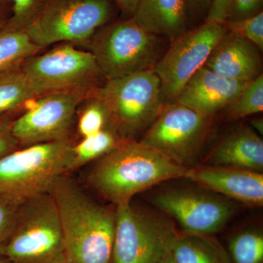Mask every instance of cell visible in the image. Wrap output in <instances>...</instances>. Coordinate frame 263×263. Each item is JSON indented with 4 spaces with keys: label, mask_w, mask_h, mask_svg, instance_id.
<instances>
[{
    "label": "cell",
    "mask_w": 263,
    "mask_h": 263,
    "mask_svg": "<svg viewBox=\"0 0 263 263\" xmlns=\"http://www.w3.org/2000/svg\"><path fill=\"white\" fill-rule=\"evenodd\" d=\"M9 1L12 5V16L3 30L27 32L42 15L51 0Z\"/></svg>",
    "instance_id": "obj_26"
},
{
    "label": "cell",
    "mask_w": 263,
    "mask_h": 263,
    "mask_svg": "<svg viewBox=\"0 0 263 263\" xmlns=\"http://www.w3.org/2000/svg\"><path fill=\"white\" fill-rule=\"evenodd\" d=\"M132 18L143 30L171 42L190 24L186 0H139Z\"/></svg>",
    "instance_id": "obj_18"
},
{
    "label": "cell",
    "mask_w": 263,
    "mask_h": 263,
    "mask_svg": "<svg viewBox=\"0 0 263 263\" xmlns=\"http://www.w3.org/2000/svg\"><path fill=\"white\" fill-rule=\"evenodd\" d=\"M160 263H176L175 262L171 250L167 252V254L164 256V258L161 260Z\"/></svg>",
    "instance_id": "obj_36"
},
{
    "label": "cell",
    "mask_w": 263,
    "mask_h": 263,
    "mask_svg": "<svg viewBox=\"0 0 263 263\" xmlns=\"http://www.w3.org/2000/svg\"><path fill=\"white\" fill-rule=\"evenodd\" d=\"M190 168L139 141H124L95 161L88 183L117 206L162 181L184 179Z\"/></svg>",
    "instance_id": "obj_2"
},
{
    "label": "cell",
    "mask_w": 263,
    "mask_h": 263,
    "mask_svg": "<svg viewBox=\"0 0 263 263\" xmlns=\"http://www.w3.org/2000/svg\"><path fill=\"white\" fill-rule=\"evenodd\" d=\"M171 252L176 263H233L212 235L178 233Z\"/></svg>",
    "instance_id": "obj_19"
},
{
    "label": "cell",
    "mask_w": 263,
    "mask_h": 263,
    "mask_svg": "<svg viewBox=\"0 0 263 263\" xmlns=\"http://www.w3.org/2000/svg\"><path fill=\"white\" fill-rule=\"evenodd\" d=\"M21 68L40 97L64 93L86 98L105 81L93 55L71 43L33 55Z\"/></svg>",
    "instance_id": "obj_7"
},
{
    "label": "cell",
    "mask_w": 263,
    "mask_h": 263,
    "mask_svg": "<svg viewBox=\"0 0 263 263\" xmlns=\"http://www.w3.org/2000/svg\"><path fill=\"white\" fill-rule=\"evenodd\" d=\"M227 32L222 24L203 22L171 42L154 70L165 103L176 101L183 86L201 67Z\"/></svg>",
    "instance_id": "obj_11"
},
{
    "label": "cell",
    "mask_w": 263,
    "mask_h": 263,
    "mask_svg": "<svg viewBox=\"0 0 263 263\" xmlns=\"http://www.w3.org/2000/svg\"><path fill=\"white\" fill-rule=\"evenodd\" d=\"M24 201L0 193V249L13 229L19 208Z\"/></svg>",
    "instance_id": "obj_28"
},
{
    "label": "cell",
    "mask_w": 263,
    "mask_h": 263,
    "mask_svg": "<svg viewBox=\"0 0 263 263\" xmlns=\"http://www.w3.org/2000/svg\"><path fill=\"white\" fill-rule=\"evenodd\" d=\"M84 97L57 93L37 98L18 114L12 131L21 147L71 138L78 107Z\"/></svg>",
    "instance_id": "obj_13"
},
{
    "label": "cell",
    "mask_w": 263,
    "mask_h": 263,
    "mask_svg": "<svg viewBox=\"0 0 263 263\" xmlns=\"http://www.w3.org/2000/svg\"><path fill=\"white\" fill-rule=\"evenodd\" d=\"M0 254L12 263H65L61 221L48 192L22 202Z\"/></svg>",
    "instance_id": "obj_4"
},
{
    "label": "cell",
    "mask_w": 263,
    "mask_h": 263,
    "mask_svg": "<svg viewBox=\"0 0 263 263\" xmlns=\"http://www.w3.org/2000/svg\"><path fill=\"white\" fill-rule=\"evenodd\" d=\"M39 98L21 67L0 71V116L22 111L26 104Z\"/></svg>",
    "instance_id": "obj_20"
},
{
    "label": "cell",
    "mask_w": 263,
    "mask_h": 263,
    "mask_svg": "<svg viewBox=\"0 0 263 263\" xmlns=\"http://www.w3.org/2000/svg\"><path fill=\"white\" fill-rule=\"evenodd\" d=\"M0 263H12L9 259L5 257V256L0 254Z\"/></svg>",
    "instance_id": "obj_37"
},
{
    "label": "cell",
    "mask_w": 263,
    "mask_h": 263,
    "mask_svg": "<svg viewBox=\"0 0 263 263\" xmlns=\"http://www.w3.org/2000/svg\"><path fill=\"white\" fill-rule=\"evenodd\" d=\"M124 18H131L139 0H113Z\"/></svg>",
    "instance_id": "obj_33"
},
{
    "label": "cell",
    "mask_w": 263,
    "mask_h": 263,
    "mask_svg": "<svg viewBox=\"0 0 263 263\" xmlns=\"http://www.w3.org/2000/svg\"><path fill=\"white\" fill-rule=\"evenodd\" d=\"M252 129L257 133L259 136H262L263 134V120L262 118L252 119L251 121Z\"/></svg>",
    "instance_id": "obj_35"
},
{
    "label": "cell",
    "mask_w": 263,
    "mask_h": 263,
    "mask_svg": "<svg viewBox=\"0 0 263 263\" xmlns=\"http://www.w3.org/2000/svg\"><path fill=\"white\" fill-rule=\"evenodd\" d=\"M91 96L103 105L108 125L125 141H138L166 104L154 69L105 81Z\"/></svg>",
    "instance_id": "obj_3"
},
{
    "label": "cell",
    "mask_w": 263,
    "mask_h": 263,
    "mask_svg": "<svg viewBox=\"0 0 263 263\" xmlns=\"http://www.w3.org/2000/svg\"><path fill=\"white\" fill-rule=\"evenodd\" d=\"M63 233L65 263H110L116 209L90 198L78 183L62 175L48 189Z\"/></svg>",
    "instance_id": "obj_1"
},
{
    "label": "cell",
    "mask_w": 263,
    "mask_h": 263,
    "mask_svg": "<svg viewBox=\"0 0 263 263\" xmlns=\"http://www.w3.org/2000/svg\"><path fill=\"white\" fill-rule=\"evenodd\" d=\"M12 16V5L9 0H0V32Z\"/></svg>",
    "instance_id": "obj_34"
},
{
    "label": "cell",
    "mask_w": 263,
    "mask_h": 263,
    "mask_svg": "<svg viewBox=\"0 0 263 263\" xmlns=\"http://www.w3.org/2000/svg\"><path fill=\"white\" fill-rule=\"evenodd\" d=\"M42 50L25 31H1L0 71L19 68L26 60Z\"/></svg>",
    "instance_id": "obj_22"
},
{
    "label": "cell",
    "mask_w": 263,
    "mask_h": 263,
    "mask_svg": "<svg viewBox=\"0 0 263 263\" xmlns=\"http://www.w3.org/2000/svg\"><path fill=\"white\" fill-rule=\"evenodd\" d=\"M22 112L0 116V159L22 148L12 131L13 121Z\"/></svg>",
    "instance_id": "obj_29"
},
{
    "label": "cell",
    "mask_w": 263,
    "mask_h": 263,
    "mask_svg": "<svg viewBox=\"0 0 263 263\" xmlns=\"http://www.w3.org/2000/svg\"><path fill=\"white\" fill-rule=\"evenodd\" d=\"M152 204L171 216L183 232L212 235L220 231L234 215L233 200L205 189H170L155 194Z\"/></svg>",
    "instance_id": "obj_12"
},
{
    "label": "cell",
    "mask_w": 263,
    "mask_h": 263,
    "mask_svg": "<svg viewBox=\"0 0 263 263\" xmlns=\"http://www.w3.org/2000/svg\"><path fill=\"white\" fill-rule=\"evenodd\" d=\"M204 67L227 79L249 83L262 73L260 50L254 43L227 32Z\"/></svg>",
    "instance_id": "obj_16"
},
{
    "label": "cell",
    "mask_w": 263,
    "mask_h": 263,
    "mask_svg": "<svg viewBox=\"0 0 263 263\" xmlns=\"http://www.w3.org/2000/svg\"><path fill=\"white\" fill-rule=\"evenodd\" d=\"M119 13L113 0H51L27 32L43 49L65 42L82 46Z\"/></svg>",
    "instance_id": "obj_8"
},
{
    "label": "cell",
    "mask_w": 263,
    "mask_h": 263,
    "mask_svg": "<svg viewBox=\"0 0 263 263\" xmlns=\"http://www.w3.org/2000/svg\"><path fill=\"white\" fill-rule=\"evenodd\" d=\"M248 83L227 79L202 67L183 86L176 103L206 117L226 108Z\"/></svg>",
    "instance_id": "obj_15"
},
{
    "label": "cell",
    "mask_w": 263,
    "mask_h": 263,
    "mask_svg": "<svg viewBox=\"0 0 263 263\" xmlns=\"http://www.w3.org/2000/svg\"><path fill=\"white\" fill-rule=\"evenodd\" d=\"M228 249L233 263H263L262 231L242 230L230 238Z\"/></svg>",
    "instance_id": "obj_24"
},
{
    "label": "cell",
    "mask_w": 263,
    "mask_h": 263,
    "mask_svg": "<svg viewBox=\"0 0 263 263\" xmlns=\"http://www.w3.org/2000/svg\"><path fill=\"white\" fill-rule=\"evenodd\" d=\"M222 24L227 32L248 40L263 51V12L241 20L226 21Z\"/></svg>",
    "instance_id": "obj_27"
},
{
    "label": "cell",
    "mask_w": 263,
    "mask_h": 263,
    "mask_svg": "<svg viewBox=\"0 0 263 263\" xmlns=\"http://www.w3.org/2000/svg\"><path fill=\"white\" fill-rule=\"evenodd\" d=\"M184 179L200 187L251 207L263 205V174L235 167H190Z\"/></svg>",
    "instance_id": "obj_14"
},
{
    "label": "cell",
    "mask_w": 263,
    "mask_h": 263,
    "mask_svg": "<svg viewBox=\"0 0 263 263\" xmlns=\"http://www.w3.org/2000/svg\"><path fill=\"white\" fill-rule=\"evenodd\" d=\"M190 22L205 21L213 0H186Z\"/></svg>",
    "instance_id": "obj_31"
},
{
    "label": "cell",
    "mask_w": 263,
    "mask_h": 263,
    "mask_svg": "<svg viewBox=\"0 0 263 263\" xmlns=\"http://www.w3.org/2000/svg\"><path fill=\"white\" fill-rule=\"evenodd\" d=\"M82 47L93 55L105 81L154 69L161 58L160 37L143 30L132 17L99 29Z\"/></svg>",
    "instance_id": "obj_5"
},
{
    "label": "cell",
    "mask_w": 263,
    "mask_h": 263,
    "mask_svg": "<svg viewBox=\"0 0 263 263\" xmlns=\"http://www.w3.org/2000/svg\"><path fill=\"white\" fill-rule=\"evenodd\" d=\"M77 134L80 139L108 127V117L103 105L93 96L84 98L78 107Z\"/></svg>",
    "instance_id": "obj_25"
},
{
    "label": "cell",
    "mask_w": 263,
    "mask_h": 263,
    "mask_svg": "<svg viewBox=\"0 0 263 263\" xmlns=\"http://www.w3.org/2000/svg\"><path fill=\"white\" fill-rule=\"evenodd\" d=\"M123 140L113 128L108 126L98 133L81 138L73 146V157L70 171H75L95 162L117 148Z\"/></svg>",
    "instance_id": "obj_21"
},
{
    "label": "cell",
    "mask_w": 263,
    "mask_h": 263,
    "mask_svg": "<svg viewBox=\"0 0 263 263\" xmlns=\"http://www.w3.org/2000/svg\"><path fill=\"white\" fill-rule=\"evenodd\" d=\"M263 0H232L226 21H237L254 16L262 12Z\"/></svg>",
    "instance_id": "obj_30"
},
{
    "label": "cell",
    "mask_w": 263,
    "mask_h": 263,
    "mask_svg": "<svg viewBox=\"0 0 263 263\" xmlns=\"http://www.w3.org/2000/svg\"><path fill=\"white\" fill-rule=\"evenodd\" d=\"M232 0H213L212 6L204 22L223 24Z\"/></svg>",
    "instance_id": "obj_32"
},
{
    "label": "cell",
    "mask_w": 263,
    "mask_h": 263,
    "mask_svg": "<svg viewBox=\"0 0 263 263\" xmlns=\"http://www.w3.org/2000/svg\"><path fill=\"white\" fill-rule=\"evenodd\" d=\"M212 117L176 102L166 103L138 141L191 167L206 143Z\"/></svg>",
    "instance_id": "obj_10"
},
{
    "label": "cell",
    "mask_w": 263,
    "mask_h": 263,
    "mask_svg": "<svg viewBox=\"0 0 263 263\" xmlns=\"http://www.w3.org/2000/svg\"><path fill=\"white\" fill-rule=\"evenodd\" d=\"M76 141L22 147L0 159V193L26 200L46 193L53 181L70 171Z\"/></svg>",
    "instance_id": "obj_6"
},
{
    "label": "cell",
    "mask_w": 263,
    "mask_h": 263,
    "mask_svg": "<svg viewBox=\"0 0 263 263\" xmlns=\"http://www.w3.org/2000/svg\"><path fill=\"white\" fill-rule=\"evenodd\" d=\"M226 109V120L231 122L262 112V74L249 82Z\"/></svg>",
    "instance_id": "obj_23"
},
{
    "label": "cell",
    "mask_w": 263,
    "mask_h": 263,
    "mask_svg": "<svg viewBox=\"0 0 263 263\" xmlns=\"http://www.w3.org/2000/svg\"><path fill=\"white\" fill-rule=\"evenodd\" d=\"M178 232L163 215L130 202L116 206L111 262L160 263Z\"/></svg>",
    "instance_id": "obj_9"
},
{
    "label": "cell",
    "mask_w": 263,
    "mask_h": 263,
    "mask_svg": "<svg viewBox=\"0 0 263 263\" xmlns=\"http://www.w3.org/2000/svg\"><path fill=\"white\" fill-rule=\"evenodd\" d=\"M205 165L235 167L262 173L263 141L252 128H233L218 142Z\"/></svg>",
    "instance_id": "obj_17"
}]
</instances>
